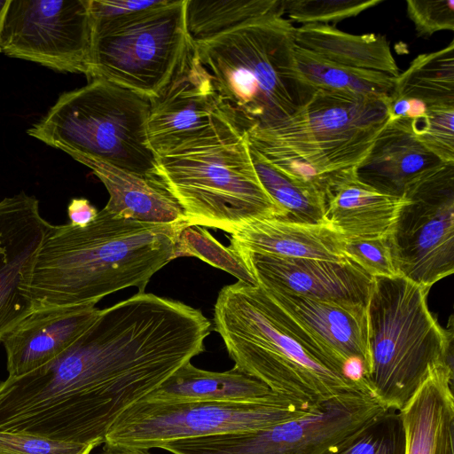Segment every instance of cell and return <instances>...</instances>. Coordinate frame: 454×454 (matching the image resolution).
I'll use <instances>...</instances> for the list:
<instances>
[{
	"mask_svg": "<svg viewBox=\"0 0 454 454\" xmlns=\"http://www.w3.org/2000/svg\"><path fill=\"white\" fill-rule=\"evenodd\" d=\"M411 129L444 163L454 162V106H428L425 116L411 121Z\"/></svg>",
	"mask_w": 454,
	"mask_h": 454,
	"instance_id": "obj_32",
	"label": "cell"
},
{
	"mask_svg": "<svg viewBox=\"0 0 454 454\" xmlns=\"http://www.w3.org/2000/svg\"><path fill=\"white\" fill-rule=\"evenodd\" d=\"M90 38L89 0H11L0 45L10 57L86 75Z\"/></svg>",
	"mask_w": 454,
	"mask_h": 454,
	"instance_id": "obj_12",
	"label": "cell"
},
{
	"mask_svg": "<svg viewBox=\"0 0 454 454\" xmlns=\"http://www.w3.org/2000/svg\"><path fill=\"white\" fill-rule=\"evenodd\" d=\"M387 236L345 239L344 254L372 278L396 277Z\"/></svg>",
	"mask_w": 454,
	"mask_h": 454,
	"instance_id": "obj_33",
	"label": "cell"
},
{
	"mask_svg": "<svg viewBox=\"0 0 454 454\" xmlns=\"http://www.w3.org/2000/svg\"><path fill=\"white\" fill-rule=\"evenodd\" d=\"M387 411L370 390L341 394L271 427L169 442L173 454H327Z\"/></svg>",
	"mask_w": 454,
	"mask_h": 454,
	"instance_id": "obj_10",
	"label": "cell"
},
{
	"mask_svg": "<svg viewBox=\"0 0 454 454\" xmlns=\"http://www.w3.org/2000/svg\"><path fill=\"white\" fill-rule=\"evenodd\" d=\"M392 97L419 99L427 106H454V41L417 56L395 78Z\"/></svg>",
	"mask_w": 454,
	"mask_h": 454,
	"instance_id": "obj_26",
	"label": "cell"
},
{
	"mask_svg": "<svg viewBox=\"0 0 454 454\" xmlns=\"http://www.w3.org/2000/svg\"><path fill=\"white\" fill-rule=\"evenodd\" d=\"M428 291L401 276L372 278L367 304L372 371L366 382L387 410L403 408L433 366L452 364V333L430 312Z\"/></svg>",
	"mask_w": 454,
	"mask_h": 454,
	"instance_id": "obj_6",
	"label": "cell"
},
{
	"mask_svg": "<svg viewBox=\"0 0 454 454\" xmlns=\"http://www.w3.org/2000/svg\"><path fill=\"white\" fill-rule=\"evenodd\" d=\"M295 45L343 66L381 72L396 78L399 67L389 43L380 34L353 35L329 24L294 28Z\"/></svg>",
	"mask_w": 454,
	"mask_h": 454,
	"instance_id": "obj_24",
	"label": "cell"
},
{
	"mask_svg": "<svg viewBox=\"0 0 454 454\" xmlns=\"http://www.w3.org/2000/svg\"><path fill=\"white\" fill-rule=\"evenodd\" d=\"M406 12L419 37H429L442 30H454V1H406Z\"/></svg>",
	"mask_w": 454,
	"mask_h": 454,
	"instance_id": "obj_34",
	"label": "cell"
},
{
	"mask_svg": "<svg viewBox=\"0 0 454 454\" xmlns=\"http://www.w3.org/2000/svg\"><path fill=\"white\" fill-rule=\"evenodd\" d=\"M294 58L301 79L315 90L372 99H389L394 92L395 78L387 74L337 64L297 45Z\"/></svg>",
	"mask_w": 454,
	"mask_h": 454,
	"instance_id": "obj_25",
	"label": "cell"
},
{
	"mask_svg": "<svg viewBox=\"0 0 454 454\" xmlns=\"http://www.w3.org/2000/svg\"><path fill=\"white\" fill-rule=\"evenodd\" d=\"M227 120L231 119L193 43L169 82L150 99L149 145L159 156Z\"/></svg>",
	"mask_w": 454,
	"mask_h": 454,
	"instance_id": "obj_13",
	"label": "cell"
},
{
	"mask_svg": "<svg viewBox=\"0 0 454 454\" xmlns=\"http://www.w3.org/2000/svg\"><path fill=\"white\" fill-rule=\"evenodd\" d=\"M406 202L362 182L355 168L332 176L325 192V220L344 239L387 236Z\"/></svg>",
	"mask_w": 454,
	"mask_h": 454,
	"instance_id": "obj_21",
	"label": "cell"
},
{
	"mask_svg": "<svg viewBox=\"0 0 454 454\" xmlns=\"http://www.w3.org/2000/svg\"><path fill=\"white\" fill-rule=\"evenodd\" d=\"M249 150L262 185L287 218L302 223H327L325 216V195L322 192L286 175L250 144Z\"/></svg>",
	"mask_w": 454,
	"mask_h": 454,
	"instance_id": "obj_27",
	"label": "cell"
},
{
	"mask_svg": "<svg viewBox=\"0 0 454 454\" xmlns=\"http://www.w3.org/2000/svg\"><path fill=\"white\" fill-rule=\"evenodd\" d=\"M266 290L342 305L367 307L372 278L348 258L342 262L237 253Z\"/></svg>",
	"mask_w": 454,
	"mask_h": 454,
	"instance_id": "obj_16",
	"label": "cell"
},
{
	"mask_svg": "<svg viewBox=\"0 0 454 454\" xmlns=\"http://www.w3.org/2000/svg\"><path fill=\"white\" fill-rule=\"evenodd\" d=\"M150 99L103 79L62 93L27 135L72 158L97 160L146 176H159L149 145Z\"/></svg>",
	"mask_w": 454,
	"mask_h": 454,
	"instance_id": "obj_7",
	"label": "cell"
},
{
	"mask_svg": "<svg viewBox=\"0 0 454 454\" xmlns=\"http://www.w3.org/2000/svg\"><path fill=\"white\" fill-rule=\"evenodd\" d=\"M51 225L34 196L21 192L0 201V341L32 311L31 276Z\"/></svg>",
	"mask_w": 454,
	"mask_h": 454,
	"instance_id": "obj_14",
	"label": "cell"
},
{
	"mask_svg": "<svg viewBox=\"0 0 454 454\" xmlns=\"http://www.w3.org/2000/svg\"><path fill=\"white\" fill-rule=\"evenodd\" d=\"M93 305L32 310L2 339L8 377L27 374L67 349L98 317Z\"/></svg>",
	"mask_w": 454,
	"mask_h": 454,
	"instance_id": "obj_17",
	"label": "cell"
},
{
	"mask_svg": "<svg viewBox=\"0 0 454 454\" xmlns=\"http://www.w3.org/2000/svg\"><path fill=\"white\" fill-rule=\"evenodd\" d=\"M236 253H254L280 258L342 262L344 237L328 223H310L270 216L247 222L229 234Z\"/></svg>",
	"mask_w": 454,
	"mask_h": 454,
	"instance_id": "obj_18",
	"label": "cell"
},
{
	"mask_svg": "<svg viewBox=\"0 0 454 454\" xmlns=\"http://www.w3.org/2000/svg\"><path fill=\"white\" fill-rule=\"evenodd\" d=\"M98 211L85 198L72 199L67 207V215L70 224L85 227L97 217Z\"/></svg>",
	"mask_w": 454,
	"mask_h": 454,
	"instance_id": "obj_38",
	"label": "cell"
},
{
	"mask_svg": "<svg viewBox=\"0 0 454 454\" xmlns=\"http://www.w3.org/2000/svg\"><path fill=\"white\" fill-rule=\"evenodd\" d=\"M187 222L148 223L117 217L106 208L85 227L51 225L36 255L28 288L32 310L95 306L151 278L170 261Z\"/></svg>",
	"mask_w": 454,
	"mask_h": 454,
	"instance_id": "obj_1",
	"label": "cell"
},
{
	"mask_svg": "<svg viewBox=\"0 0 454 454\" xmlns=\"http://www.w3.org/2000/svg\"><path fill=\"white\" fill-rule=\"evenodd\" d=\"M213 324L234 367L276 394L317 405L347 392L370 390L364 378L332 366L259 285L238 280L223 286Z\"/></svg>",
	"mask_w": 454,
	"mask_h": 454,
	"instance_id": "obj_2",
	"label": "cell"
},
{
	"mask_svg": "<svg viewBox=\"0 0 454 454\" xmlns=\"http://www.w3.org/2000/svg\"><path fill=\"white\" fill-rule=\"evenodd\" d=\"M390 98L316 90L293 114L246 134L272 165L325 195L333 176L364 159L387 123Z\"/></svg>",
	"mask_w": 454,
	"mask_h": 454,
	"instance_id": "obj_5",
	"label": "cell"
},
{
	"mask_svg": "<svg viewBox=\"0 0 454 454\" xmlns=\"http://www.w3.org/2000/svg\"><path fill=\"white\" fill-rule=\"evenodd\" d=\"M160 0H89L91 19H106L126 15L147 9Z\"/></svg>",
	"mask_w": 454,
	"mask_h": 454,
	"instance_id": "obj_36",
	"label": "cell"
},
{
	"mask_svg": "<svg viewBox=\"0 0 454 454\" xmlns=\"http://www.w3.org/2000/svg\"><path fill=\"white\" fill-rule=\"evenodd\" d=\"M272 394L265 384L235 367L210 372L188 362L143 398L157 402H258Z\"/></svg>",
	"mask_w": 454,
	"mask_h": 454,
	"instance_id": "obj_23",
	"label": "cell"
},
{
	"mask_svg": "<svg viewBox=\"0 0 454 454\" xmlns=\"http://www.w3.org/2000/svg\"><path fill=\"white\" fill-rule=\"evenodd\" d=\"M276 13L284 14L283 0H186L187 29L193 41Z\"/></svg>",
	"mask_w": 454,
	"mask_h": 454,
	"instance_id": "obj_28",
	"label": "cell"
},
{
	"mask_svg": "<svg viewBox=\"0 0 454 454\" xmlns=\"http://www.w3.org/2000/svg\"><path fill=\"white\" fill-rule=\"evenodd\" d=\"M294 28L276 13L193 41L226 113L241 131L293 114L315 92L295 68Z\"/></svg>",
	"mask_w": 454,
	"mask_h": 454,
	"instance_id": "obj_3",
	"label": "cell"
},
{
	"mask_svg": "<svg viewBox=\"0 0 454 454\" xmlns=\"http://www.w3.org/2000/svg\"><path fill=\"white\" fill-rule=\"evenodd\" d=\"M157 172L189 226L231 234L254 219L286 217L257 176L246 132L231 120L157 156Z\"/></svg>",
	"mask_w": 454,
	"mask_h": 454,
	"instance_id": "obj_4",
	"label": "cell"
},
{
	"mask_svg": "<svg viewBox=\"0 0 454 454\" xmlns=\"http://www.w3.org/2000/svg\"><path fill=\"white\" fill-rule=\"evenodd\" d=\"M11 0H0V39H1V34L3 31L6 13L10 5ZM0 52H2L1 45H0Z\"/></svg>",
	"mask_w": 454,
	"mask_h": 454,
	"instance_id": "obj_40",
	"label": "cell"
},
{
	"mask_svg": "<svg viewBox=\"0 0 454 454\" xmlns=\"http://www.w3.org/2000/svg\"><path fill=\"white\" fill-rule=\"evenodd\" d=\"M452 364L433 366L401 408L405 454H454Z\"/></svg>",
	"mask_w": 454,
	"mask_h": 454,
	"instance_id": "obj_20",
	"label": "cell"
},
{
	"mask_svg": "<svg viewBox=\"0 0 454 454\" xmlns=\"http://www.w3.org/2000/svg\"><path fill=\"white\" fill-rule=\"evenodd\" d=\"M99 454H151L145 449L106 445Z\"/></svg>",
	"mask_w": 454,
	"mask_h": 454,
	"instance_id": "obj_39",
	"label": "cell"
},
{
	"mask_svg": "<svg viewBox=\"0 0 454 454\" xmlns=\"http://www.w3.org/2000/svg\"><path fill=\"white\" fill-rule=\"evenodd\" d=\"M317 405L276 393L258 402H157L142 398L117 418L105 444L160 449L178 440L263 429L304 416Z\"/></svg>",
	"mask_w": 454,
	"mask_h": 454,
	"instance_id": "obj_9",
	"label": "cell"
},
{
	"mask_svg": "<svg viewBox=\"0 0 454 454\" xmlns=\"http://www.w3.org/2000/svg\"><path fill=\"white\" fill-rule=\"evenodd\" d=\"M444 164L418 140L411 121L397 120L387 121L355 174L380 192L403 197L411 185Z\"/></svg>",
	"mask_w": 454,
	"mask_h": 454,
	"instance_id": "obj_19",
	"label": "cell"
},
{
	"mask_svg": "<svg viewBox=\"0 0 454 454\" xmlns=\"http://www.w3.org/2000/svg\"><path fill=\"white\" fill-rule=\"evenodd\" d=\"M90 168L109 193L104 208L114 215L148 223L187 222L181 206L159 176H146L84 157L74 159Z\"/></svg>",
	"mask_w": 454,
	"mask_h": 454,
	"instance_id": "obj_22",
	"label": "cell"
},
{
	"mask_svg": "<svg viewBox=\"0 0 454 454\" xmlns=\"http://www.w3.org/2000/svg\"><path fill=\"white\" fill-rule=\"evenodd\" d=\"M387 410L340 448L327 454H405L399 412Z\"/></svg>",
	"mask_w": 454,
	"mask_h": 454,
	"instance_id": "obj_30",
	"label": "cell"
},
{
	"mask_svg": "<svg viewBox=\"0 0 454 454\" xmlns=\"http://www.w3.org/2000/svg\"><path fill=\"white\" fill-rule=\"evenodd\" d=\"M388 234L401 276L430 289L454 272V162L411 185Z\"/></svg>",
	"mask_w": 454,
	"mask_h": 454,
	"instance_id": "obj_11",
	"label": "cell"
},
{
	"mask_svg": "<svg viewBox=\"0 0 454 454\" xmlns=\"http://www.w3.org/2000/svg\"><path fill=\"white\" fill-rule=\"evenodd\" d=\"M192 45L186 0H160L126 15L91 19L86 76L151 99L169 82Z\"/></svg>",
	"mask_w": 454,
	"mask_h": 454,
	"instance_id": "obj_8",
	"label": "cell"
},
{
	"mask_svg": "<svg viewBox=\"0 0 454 454\" xmlns=\"http://www.w3.org/2000/svg\"><path fill=\"white\" fill-rule=\"evenodd\" d=\"M383 0H283L287 20L301 25L337 23L357 16Z\"/></svg>",
	"mask_w": 454,
	"mask_h": 454,
	"instance_id": "obj_31",
	"label": "cell"
},
{
	"mask_svg": "<svg viewBox=\"0 0 454 454\" xmlns=\"http://www.w3.org/2000/svg\"><path fill=\"white\" fill-rule=\"evenodd\" d=\"M95 447L0 431V454H90Z\"/></svg>",
	"mask_w": 454,
	"mask_h": 454,
	"instance_id": "obj_35",
	"label": "cell"
},
{
	"mask_svg": "<svg viewBox=\"0 0 454 454\" xmlns=\"http://www.w3.org/2000/svg\"><path fill=\"white\" fill-rule=\"evenodd\" d=\"M264 290L332 366L355 376L348 367L356 364L366 380L372 371L367 307Z\"/></svg>",
	"mask_w": 454,
	"mask_h": 454,
	"instance_id": "obj_15",
	"label": "cell"
},
{
	"mask_svg": "<svg viewBox=\"0 0 454 454\" xmlns=\"http://www.w3.org/2000/svg\"><path fill=\"white\" fill-rule=\"evenodd\" d=\"M193 256L223 270L238 280L257 285L243 259L229 246L225 247L200 226L184 228L174 247L172 260Z\"/></svg>",
	"mask_w": 454,
	"mask_h": 454,
	"instance_id": "obj_29",
	"label": "cell"
},
{
	"mask_svg": "<svg viewBox=\"0 0 454 454\" xmlns=\"http://www.w3.org/2000/svg\"><path fill=\"white\" fill-rule=\"evenodd\" d=\"M428 106L422 101L411 98L392 97L387 106L388 121H412L427 114Z\"/></svg>",
	"mask_w": 454,
	"mask_h": 454,
	"instance_id": "obj_37",
	"label": "cell"
}]
</instances>
